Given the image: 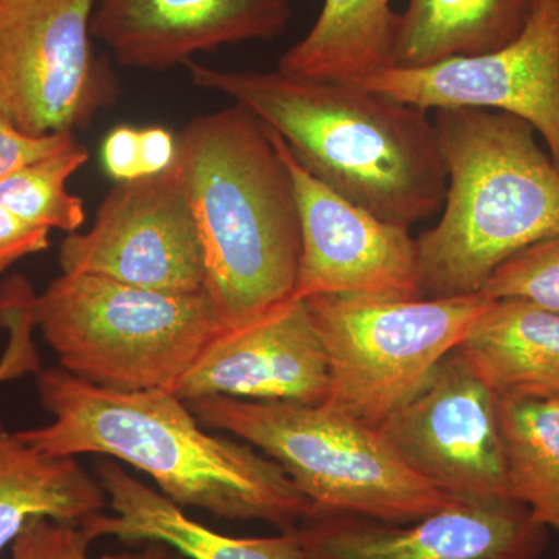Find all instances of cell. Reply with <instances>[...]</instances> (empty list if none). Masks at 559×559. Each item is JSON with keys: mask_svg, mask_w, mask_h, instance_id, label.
<instances>
[{"mask_svg": "<svg viewBox=\"0 0 559 559\" xmlns=\"http://www.w3.org/2000/svg\"><path fill=\"white\" fill-rule=\"evenodd\" d=\"M35 380L51 421L17 433L40 452L120 460L182 509L221 520L296 532L314 510L278 463L246 441L210 433L170 390L103 389L61 367H43Z\"/></svg>", "mask_w": 559, "mask_h": 559, "instance_id": "1", "label": "cell"}, {"mask_svg": "<svg viewBox=\"0 0 559 559\" xmlns=\"http://www.w3.org/2000/svg\"><path fill=\"white\" fill-rule=\"evenodd\" d=\"M183 68L200 90L230 98L282 138L311 176L371 215L411 229L439 212L448 171L426 110L349 81L275 70Z\"/></svg>", "mask_w": 559, "mask_h": 559, "instance_id": "2", "label": "cell"}, {"mask_svg": "<svg viewBox=\"0 0 559 559\" xmlns=\"http://www.w3.org/2000/svg\"><path fill=\"white\" fill-rule=\"evenodd\" d=\"M180 183L200 235L205 290L224 326L293 297L301 226L293 176L270 130L240 105L178 135Z\"/></svg>", "mask_w": 559, "mask_h": 559, "instance_id": "3", "label": "cell"}, {"mask_svg": "<svg viewBox=\"0 0 559 559\" xmlns=\"http://www.w3.org/2000/svg\"><path fill=\"white\" fill-rule=\"evenodd\" d=\"M443 215L417 238L425 299L480 293L514 253L559 234V167L532 124L498 110H436Z\"/></svg>", "mask_w": 559, "mask_h": 559, "instance_id": "4", "label": "cell"}, {"mask_svg": "<svg viewBox=\"0 0 559 559\" xmlns=\"http://www.w3.org/2000/svg\"><path fill=\"white\" fill-rule=\"evenodd\" d=\"M187 404L204 428L278 463L314 510L409 524L460 500L412 473L380 429L330 404L226 396Z\"/></svg>", "mask_w": 559, "mask_h": 559, "instance_id": "5", "label": "cell"}, {"mask_svg": "<svg viewBox=\"0 0 559 559\" xmlns=\"http://www.w3.org/2000/svg\"><path fill=\"white\" fill-rule=\"evenodd\" d=\"M61 369L98 388L171 390L224 329L207 290L164 293L61 272L33 301Z\"/></svg>", "mask_w": 559, "mask_h": 559, "instance_id": "6", "label": "cell"}, {"mask_svg": "<svg viewBox=\"0 0 559 559\" xmlns=\"http://www.w3.org/2000/svg\"><path fill=\"white\" fill-rule=\"evenodd\" d=\"M305 301L329 358L325 404L380 428L417 395L492 299L329 294Z\"/></svg>", "mask_w": 559, "mask_h": 559, "instance_id": "7", "label": "cell"}, {"mask_svg": "<svg viewBox=\"0 0 559 559\" xmlns=\"http://www.w3.org/2000/svg\"><path fill=\"white\" fill-rule=\"evenodd\" d=\"M97 0H0V112L33 138L90 127L117 95L92 46Z\"/></svg>", "mask_w": 559, "mask_h": 559, "instance_id": "8", "label": "cell"}, {"mask_svg": "<svg viewBox=\"0 0 559 559\" xmlns=\"http://www.w3.org/2000/svg\"><path fill=\"white\" fill-rule=\"evenodd\" d=\"M349 83L429 110L476 108L532 124L559 167V0H535L509 46L425 68H388Z\"/></svg>", "mask_w": 559, "mask_h": 559, "instance_id": "9", "label": "cell"}, {"mask_svg": "<svg viewBox=\"0 0 559 559\" xmlns=\"http://www.w3.org/2000/svg\"><path fill=\"white\" fill-rule=\"evenodd\" d=\"M378 429L412 473L452 498L513 499L500 436L499 393L459 347Z\"/></svg>", "mask_w": 559, "mask_h": 559, "instance_id": "10", "label": "cell"}, {"mask_svg": "<svg viewBox=\"0 0 559 559\" xmlns=\"http://www.w3.org/2000/svg\"><path fill=\"white\" fill-rule=\"evenodd\" d=\"M66 274H92L139 288L191 294L205 290L200 235L178 171L119 182L86 231L61 242Z\"/></svg>", "mask_w": 559, "mask_h": 559, "instance_id": "11", "label": "cell"}, {"mask_svg": "<svg viewBox=\"0 0 559 559\" xmlns=\"http://www.w3.org/2000/svg\"><path fill=\"white\" fill-rule=\"evenodd\" d=\"M297 535L305 559H540L549 543L514 499L457 500L409 524L312 510Z\"/></svg>", "mask_w": 559, "mask_h": 559, "instance_id": "12", "label": "cell"}, {"mask_svg": "<svg viewBox=\"0 0 559 559\" xmlns=\"http://www.w3.org/2000/svg\"><path fill=\"white\" fill-rule=\"evenodd\" d=\"M293 176L301 255L293 299L329 294L419 299L417 238L358 207L305 170L270 130Z\"/></svg>", "mask_w": 559, "mask_h": 559, "instance_id": "13", "label": "cell"}, {"mask_svg": "<svg viewBox=\"0 0 559 559\" xmlns=\"http://www.w3.org/2000/svg\"><path fill=\"white\" fill-rule=\"evenodd\" d=\"M329 388V358L307 301L290 297L224 326L170 392L186 403L226 396L322 404Z\"/></svg>", "mask_w": 559, "mask_h": 559, "instance_id": "14", "label": "cell"}, {"mask_svg": "<svg viewBox=\"0 0 559 559\" xmlns=\"http://www.w3.org/2000/svg\"><path fill=\"white\" fill-rule=\"evenodd\" d=\"M290 0H97L92 38L124 68L165 72L194 55L288 27Z\"/></svg>", "mask_w": 559, "mask_h": 559, "instance_id": "15", "label": "cell"}, {"mask_svg": "<svg viewBox=\"0 0 559 559\" xmlns=\"http://www.w3.org/2000/svg\"><path fill=\"white\" fill-rule=\"evenodd\" d=\"M110 514H97L81 528L92 539L110 536L124 543H157L190 559H305L299 535L280 532L267 538H234L205 527L162 492L103 460L95 474Z\"/></svg>", "mask_w": 559, "mask_h": 559, "instance_id": "16", "label": "cell"}, {"mask_svg": "<svg viewBox=\"0 0 559 559\" xmlns=\"http://www.w3.org/2000/svg\"><path fill=\"white\" fill-rule=\"evenodd\" d=\"M106 507L100 481L75 457L40 452L0 421V554L35 521L81 525Z\"/></svg>", "mask_w": 559, "mask_h": 559, "instance_id": "17", "label": "cell"}, {"mask_svg": "<svg viewBox=\"0 0 559 559\" xmlns=\"http://www.w3.org/2000/svg\"><path fill=\"white\" fill-rule=\"evenodd\" d=\"M459 349L499 395L559 393L557 312L528 300H492Z\"/></svg>", "mask_w": 559, "mask_h": 559, "instance_id": "18", "label": "cell"}, {"mask_svg": "<svg viewBox=\"0 0 559 559\" xmlns=\"http://www.w3.org/2000/svg\"><path fill=\"white\" fill-rule=\"evenodd\" d=\"M535 0H407L400 13L392 68H425L476 57L513 43Z\"/></svg>", "mask_w": 559, "mask_h": 559, "instance_id": "19", "label": "cell"}, {"mask_svg": "<svg viewBox=\"0 0 559 559\" xmlns=\"http://www.w3.org/2000/svg\"><path fill=\"white\" fill-rule=\"evenodd\" d=\"M400 13L390 0H323L311 31L282 55L290 75L349 81L392 68Z\"/></svg>", "mask_w": 559, "mask_h": 559, "instance_id": "20", "label": "cell"}, {"mask_svg": "<svg viewBox=\"0 0 559 559\" xmlns=\"http://www.w3.org/2000/svg\"><path fill=\"white\" fill-rule=\"evenodd\" d=\"M511 496L559 532V393L499 395Z\"/></svg>", "mask_w": 559, "mask_h": 559, "instance_id": "21", "label": "cell"}, {"mask_svg": "<svg viewBox=\"0 0 559 559\" xmlns=\"http://www.w3.org/2000/svg\"><path fill=\"white\" fill-rule=\"evenodd\" d=\"M90 160L79 140L57 153L22 165L0 178V209L47 230L75 234L84 224V204L68 180Z\"/></svg>", "mask_w": 559, "mask_h": 559, "instance_id": "22", "label": "cell"}, {"mask_svg": "<svg viewBox=\"0 0 559 559\" xmlns=\"http://www.w3.org/2000/svg\"><path fill=\"white\" fill-rule=\"evenodd\" d=\"M480 293L492 300H528L559 314V234L500 263Z\"/></svg>", "mask_w": 559, "mask_h": 559, "instance_id": "23", "label": "cell"}, {"mask_svg": "<svg viewBox=\"0 0 559 559\" xmlns=\"http://www.w3.org/2000/svg\"><path fill=\"white\" fill-rule=\"evenodd\" d=\"M36 293L31 282L14 275L0 286V322L9 331L7 347L0 356V385L21 380L43 369L35 342L33 301Z\"/></svg>", "mask_w": 559, "mask_h": 559, "instance_id": "24", "label": "cell"}, {"mask_svg": "<svg viewBox=\"0 0 559 559\" xmlns=\"http://www.w3.org/2000/svg\"><path fill=\"white\" fill-rule=\"evenodd\" d=\"M92 543L81 525L39 520L11 544V559H143V550L94 558L90 554Z\"/></svg>", "mask_w": 559, "mask_h": 559, "instance_id": "25", "label": "cell"}, {"mask_svg": "<svg viewBox=\"0 0 559 559\" xmlns=\"http://www.w3.org/2000/svg\"><path fill=\"white\" fill-rule=\"evenodd\" d=\"M76 142L73 132L33 138L17 130L2 112H0V178L40 157L57 153Z\"/></svg>", "mask_w": 559, "mask_h": 559, "instance_id": "26", "label": "cell"}, {"mask_svg": "<svg viewBox=\"0 0 559 559\" xmlns=\"http://www.w3.org/2000/svg\"><path fill=\"white\" fill-rule=\"evenodd\" d=\"M102 167L114 182L142 178L140 170V128L119 124L102 143Z\"/></svg>", "mask_w": 559, "mask_h": 559, "instance_id": "27", "label": "cell"}, {"mask_svg": "<svg viewBox=\"0 0 559 559\" xmlns=\"http://www.w3.org/2000/svg\"><path fill=\"white\" fill-rule=\"evenodd\" d=\"M50 248V230L31 226L0 209V275L25 257Z\"/></svg>", "mask_w": 559, "mask_h": 559, "instance_id": "28", "label": "cell"}, {"mask_svg": "<svg viewBox=\"0 0 559 559\" xmlns=\"http://www.w3.org/2000/svg\"><path fill=\"white\" fill-rule=\"evenodd\" d=\"M178 138L167 128L153 124L140 128V170L142 178L164 175L178 160Z\"/></svg>", "mask_w": 559, "mask_h": 559, "instance_id": "29", "label": "cell"}, {"mask_svg": "<svg viewBox=\"0 0 559 559\" xmlns=\"http://www.w3.org/2000/svg\"><path fill=\"white\" fill-rule=\"evenodd\" d=\"M167 555V547L157 543H148V546L143 549V559H164Z\"/></svg>", "mask_w": 559, "mask_h": 559, "instance_id": "30", "label": "cell"}, {"mask_svg": "<svg viewBox=\"0 0 559 559\" xmlns=\"http://www.w3.org/2000/svg\"><path fill=\"white\" fill-rule=\"evenodd\" d=\"M164 559H179L178 557H171V555H168V551H167V555H165Z\"/></svg>", "mask_w": 559, "mask_h": 559, "instance_id": "31", "label": "cell"}, {"mask_svg": "<svg viewBox=\"0 0 559 559\" xmlns=\"http://www.w3.org/2000/svg\"><path fill=\"white\" fill-rule=\"evenodd\" d=\"M2 330H3V329H2V322H0V331H2Z\"/></svg>", "mask_w": 559, "mask_h": 559, "instance_id": "32", "label": "cell"}, {"mask_svg": "<svg viewBox=\"0 0 559 559\" xmlns=\"http://www.w3.org/2000/svg\"><path fill=\"white\" fill-rule=\"evenodd\" d=\"M557 559H559V555H558V558H557Z\"/></svg>", "mask_w": 559, "mask_h": 559, "instance_id": "33", "label": "cell"}]
</instances>
